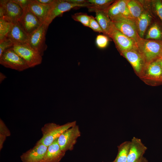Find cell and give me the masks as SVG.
Wrapping results in <instances>:
<instances>
[{
	"label": "cell",
	"instance_id": "obj_1",
	"mask_svg": "<svg viewBox=\"0 0 162 162\" xmlns=\"http://www.w3.org/2000/svg\"><path fill=\"white\" fill-rule=\"evenodd\" d=\"M76 123L75 121L62 125L54 123L45 124L41 128L42 136L37 143L43 144L48 146L58 139L62 133L76 125Z\"/></svg>",
	"mask_w": 162,
	"mask_h": 162
},
{
	"label": "cell",
	"instance_id": "obj_2",
	"mask_svg": "<svg viewBox=\"0 0 162 162\" xmlns=\"http://www.w3.org/2000/svg\"><path fill=\"white\" fill-rule=\"evenodd\" d=\"M137 46L144 61L149 63L159 58L162 51V41L142 38Z\"/></svg>",
	"mask_w": 162,
	"mask_h": 162
},
{
	"label": "cell",
	"instance_id": "obj_3",
	"mask_svg": "<svg viewBox=\"0 0 162 162\" xmlns=\"http://www.w3.org/2000/svg\"><path fill=\"white\" fill-rule=\"evenodd\" d=\"M0 64L5 67L19 71L29 68L26 62L15 52L12 47L6 50L0 56Z\"/></svg>",
	"mask_w": 162,
	"mask_h": 162
},
{
	"label": "cell",
	"instance_id": "obj_4",
	"mask_svg": "<svg viewBox=\"0 0 162 162\" xmlns=\"http://www.w3.org/2000/svg\"><path fill=\"white\" fill-rule=\"evenodd\" d=\"M49 26L43 23L37 29L29 34L28 44L42 56L47 48L45 43L46 35Z\"/></svg>",
	"mask_w": 162,
	"mask_h": 162
},
{
	"label": "cell",
	"instance_id": "obj_5",
	"mask_svg": "<svg viewBox=\"0 0 162 162\" xmlns=\"http://www.w3.org/2000/svg\"><path fill=\"white\" fill-rule=\"evenodd\" d=\"M23 12V9L12 0L0 1V18L14 23L18 22Z\"/></svg>",
	"mask_w": 162,
	"mask_h": 162
},
{
	"label": "cell",
	"instance_id": "obj_6",
	"mask_svg": "<svg viewBox=\"0 0 162 162\" xmlns=\"http://www.w3.org/2000/svg\"><path fill=\"white\" fill-rule=\"evenodd\" d=\"M12 48L26 62L29 68L34 67L42 62V56L28 44L14 45Z\"/></svg>",
	"mask_w": 162,
	"mask_h": 162
},
{
	"label": "cell",
	"instance_id": "obj_7",
	"mask_svg": "<svg viewBox=\"0 0 162 162\" xmlns=\"http://www.w3.org/2000/svg\"><path fill=\"white\" fill-rule=\"evenodd\" d=\"M81 136L79 126L76 124L62 133L57 139L58 144L63 152L71 151L76 144L78 138Z\"/></svg>",
	"mask_w": 162,
	"mask_h": 162
},
{
	"label": "cell",
	"instance_id": "obj_8",
	"mask_svg": "<svg viewBox=\"0 0 162 162\" xmlns=\"http://www.w3.org/2000/svg\"><path fill=\"white\" fill-rule=\"evenodd\" d=\"M112 22L117 29L133 40L137 45L142 38L139 35L135 22L122 17Z\"/></svg>",
	"mask_w": 162,
	"mask_h": 162
},
{
	"label": "cell",
	"instance_id": "obj_9",
	"mask_svg": "<svg viewBox=\"0 0 162 162\" xmlns=\"http://www.w3.org/2000/svg\"><path fill=\"white\" fill-rule=\"evenodd\" d=\"M108 36L113 40L122 52L138 49L137 45L134 41L117 29L114 25Z\"/></svg>",
	"mask_w": 162,
	"mask_h": 162
},
{
	"label": "cell",
	"instance_id": "obj_10",
	"mask_svg": "<svg viewBox=\"0 0 162 162\" xmlns=\"http://www.w3.org/2000/svg\"><path fill=\"white\" fill-rule=\"evenodd\" d=\"M18 22L28 34L37 29L43 23L29 9L28 6L23 9V13Z\"/></svg>",
	"mask_w": 162,
	"mask_h": 162
},
{
	"label": "cell",
	"instance_id": "obj_11",
	"mask_svg": "<svg viewBox=\"0 0 162 162\" xmlns=\"http://www.w3.org/2000/svg\"><path fill=\"white\" fill-rule=\"evenodd\" d=\"M82 6L70 3L66 0H55L52 5L47 18L44 23L48 26L56 17L62 15L64 13L73 8Z\"/></svg>",
	"mask_w": 162,
	"mask_h": 162
},
{
	"label": "cell",
	"instance_id": "obj_12",
	"mask_svg": "<svg viewBox=\"0 0 162 162\" xmlns=\"http://www.w3.org/2000/svg\"><path fill=\"white\" fill-rule=\"evenodd\" d=\"M48 147L36 143L32 148L23 153L20 156L22 162H41L45 155Z\"/></svg>",
	"mask_w": 162,
	"mask_h": 162
},
{
	"label": "cell",
	"instance_id": "obj_13",
	"mask_svg": "<svg viewBox=\"0 0 162 162\" xmlns=\"http://www.w3.org/2000/svg\"><path fill=\"white\" fill-rule=\"evenodd\" d=\"M147 149L140 139L133 137L130 141L127 162H135L140 160Z\"/></svg>",
	"mask_w": 162,
	"mask_h": 162
},
{
	"label": "cell",
	"instance_id": "obj_14",
	"mask_svg": "<svg viewBox=\"0 0 162 162\" xmlns=\"http://www.w3.org/2000/svg\"><path fill=\"white\" fill-rule=\"evenodd\" d=\"M6 38L9 39L14 45L28 44L29 34L17 22L13 23L12 27Z\"/></svg>",
	"mask_w": 162,
	"mask_h": 162
},
{
	"label": "cell",
	"instance_id": "obj_15",
	"mask_svg": "<svg viewBox=\"0 0 162 162\" xmlns=\"http://www.w3.org/2000/svg\"><path fill=\"white\" fill-rule=\"evenodd\" d=\"M65 153L60 148L57 139L48 147L45 157L41 162H59Z\"/></svg>",
	"mask_w": 162,
	"mask_h": 162
},
{
	"label": "cell",
	"instance_id": "obj_16",
	"mask_svg": "<svg viewBox=\"0 0 162 162\" xmlns=\"http://www.w3.org/2000/svg\"><path fill=\"white\" fill-rule=\"evenodd\" d=\"M52 5L41 4L36 0H31L28 6L29 9L42 23H44L47 17Z\"/></svg>",
	"mask_w": 162,
	"mask_h": 162
},
{
	"label": "cell",
	"instance_id": "obj_17",
	"mask_svg": "<svg viewBox=\"0 0 162 162\" xmlns=\"http://www.w3.org/2000/svg\"><path fill=\"white\" fill-rule=\"evenodd\" d=\"M122 53L136 71L139 72L142 69L144 60L138 49L131 50Z\"/></svg>",
	"mask_w": 162,
	"mask_h": 162
},
{
	"label": "cell",
	"instance_id": "obj_18",
	"mask_svg": "<svg viewBox=\"0 0 162 162\" xmlns=\"http://www.w3.org/2000/svg\"><path fill=\"white\" fill-rule=\"evenodd\" d=\"M95 13V18L102 29L104 33L108 36L114 26L113 22L104 10L98 11Z\"/></svg>",
	"mask_w": 162,
	"mask_h": 162
},
{
	"label": "cell",
	"instance_id": "obj_19",
	"mask_svg": "<svg viewBox=\"0 0 162 162\" xmlns=\"http://www.w3.org/2000/svg\"><path fill=\"white\" fill-rule=\"evenodd\" d=\"M152 17L151 15L147 11H144L136 23L139 35L143 38L146 31L150 23Z\"/></svg>",
	"mask_w": 162,
	"mask_h": 162
},
{
	"label": "cell",
	"instance_id": "obj_20",
	"mask_svg": "<svg viewBox=\"0 0 162 162\" xmlns=\"http://www.w3.org/2000/svg\"><path fill=\"white\" fill-rule=\"evenodd\" d=\"M90 4L87 7L89 12H96L98 11L105 10L114 2L112 0H88Z\"/></svg>",
	"mask_w": 162,
	"mask_h": 162
},
{
	"label": "cell",
	"instance_id": "obj_21",
	"mask_svg": "<svg viewBox=\"0 0 162 162\" xmlns=\"http://www.w3.org/2000/svg\"><path fill=\"white\" fill-rule=\"evenodd\" d=\"M130 144V141H126L118 146L117 154L111 162H127Z\"/></svg>",
	"mask_w": 162,
	"mask_h": 162
},
{
	"label": "cell",
	"instance_id": "obj_22",
	"mask_svg": "<svg viewBox=\"0 0 162 162\" xmlns=\"http://www.w3.org/2000/svg\"><path fill=\"white\" fill-rule=\"evenodd\" d=\"M127 4L131 15L136 22L145 11L142 4L137 1L128 0Z\"/></svg>",
	"mask_w": 162,
	"mask_h": 162
},
{
	"label": "cell",
	"instance_id": "obj_23",
	"mask_svg": "<svg viewBox=\"0 0 162 162\" xmlns=\"http://www.w3.org/2000/svg\"><path fill=\"white\" fill-rule=\"evenodd\" d=\"M158 59L149 63L147 73L149 75L159 79L162 78V68Z\"/></svg>",
	"mask_w": 162,
	"mask_h": 162
},
{
	"label": "cell",
	"instance_id": "obj_24",
	"mask_svg": "<svg viewBox=\"0 0 162 162\" xmlns=\"http://www.w3.org/2000/svg\"><path fill=\"white\" fill-rule=\"evenodd\" d=\"M146 39H154L162 41V29L156 22L149 28L146 36Z\"/></svg>",
	"mask_w": 162,
	"mask_h": 162
},
{
	"label": "cell",
	"instance_id": "obj_25",
	"mask_svg": "<svg viewBox=\"0 0 162 162\" xmlns=\"http://www.w3.org/2000/svg\"><path fill=\"white\" fill-rule=\"evenodd\" d=\"M104 11L112 22L123 17L119 10L117 1H115Z\"/></svg>",
	"mask_w": 162,
	"mask_h": 162
},
{
	"label": "cell",
	"instance_id": "obj_26",
	"mask_svg": "<svg viewBox=\"0 0 162 162\" xmlns=\"http://www.w3.org/2000/svg\"><path fill=\"white\" fill-rule=\"evenodd\" d=\"M13 24V22L0 18V40L6 37Z\"/></svg>",
	"mask_w": 162,
	"mask_h": 162
},
{
	"label": "cell",
	"instance_id": "obj_27",
	"mask_svg": "<svg viewBox=\"0 0 162 162\" xmlns=\"http://www.w3.org/2000/svg\"><path fill=\"white\" fill-rule=\"evenodd\" d=\"M128 0H117V4L119 10L122 16L136 22L131 15L127 6Z\"/></svg>",
	"mask_w": 162,
	"mask_h": 162
},
{
	"label": "cell",
	"instance_id": "obj_28",
	"mask_svg": "<svg viewBox=\"0 0 162 162\" xmlns=\"http://www.w3.org/2000/svg\"><path fill=\"white\" fill-rule=\"evenodd\" d=\"M72 18L75 21L81 22L84 26L89 27L90 16L84 13H79L74 14Z\"/></svg>",
	"mask_w": 162,
	"mask_h": 162
},
{
	"label": "cell",
	"instance_id": "obj_29",
	"mask_svg": "<svg viewBox=\"0 0 162 162\" xmlns=\"http://www.w3.org/2000/svg\"><path fill=\"white\" fill-rule=\"evenodd\" d=\"M152 4L154 10L162 23V2L161 0L153 1Z\"/></svg>",
	"mask_w": 162,
	"mask_h": 162
},
{
	"label": "cell",
	"instance_id": "obj_30",
	"mask_svg": "<svg viewBox=\"0 0 162 162\" xmlns=\"http://www.w3.org/2000/svg\"><path fill=\"white\" fill-rule=\"evenodd\" d=\"M14 44L8 38H5L0 40V56L7 49L13 47Z\"/></svg>",
	"mask_w": 162,
	"mask_h": 162
},
{
	"label": "cell",
	"instance_id": "obj_31",
	"mask_svg": "<svg viewBox=\"0 0 162 162\" xmlns=\"http://www.w3.org/2000/svg\"><path fill=\"white\" fill-rule=\"evenodd\" d=\"M109 41L108 38L103 35H99L96 38V42L97 46L100 48L106 47L108 45Z\"/></svg>",
	"mask_w": 162,
	"mask_h": 162
},
{
	"label": "cell",
	"instance_id": "obj_32",
	"mask_svg": "<svg viewBox=\"0 0 162 162\" xmlns=\"http://www.w3.org/2000/svg\"><path fill=\"white\" fill-rule=\"evenodd\" d=\"M89 27L95 32L104 33V32L98 22L93 16H90Z\"/></svg>",
	"mask_w": 162,
	"mask_h": 162
},
{
	"label": "cell",
	"instance_id": "obj_33",
	"mask_svg": "<svg viewBox=\"0 0 162 162\" xmlns=\"http://www.w3.org/2000/svg\"><path fill=\"white\" fill-rule=\"evenodd\" d=\"M0 134L7 137L10 136L11 135L10 131L1 119L0 120Z\"/></svg>",
	"mask_w": 162,
	"mask_h": 162
},
{
	"label": "cell",
	"instance_id": "obj_34",
	"mask_svg": "<svg viewBox=\"0 0 162 162\" xmlns=\"http://www.w3.org/2000/svg\"><path fill=\"white\" fill-rule=\"evenodd\" d=\"M12 1L19 5L23 10L28 6L31 0H12Z\"/></svg>",
	"mask_w": 162,
	"mask_h": 162
},
{
	"label": "cell",
	"instance_id": "obj_35",
	"mask_svg": "<svg viewBox=\"0 0 162 162\" xmlns=\"http://www.w3.org/2000/svg\"><path fill=\"white\" fill-rule=\"evenodd\" d=\"M36 1L43 4L51 5L53 4L55 0H36Z\"/></svg>",
	"mask_w": 162,
	"mask_h": 162
},
{
	"label": "cell",
	"instance_id": "obj_36",
	"mask_svg": "<svg viewBox=\"0 0 162 162\" xmlns=\"http://www.w3.org/2000/svg\"><path fill=\"white\" fill-rule=\"evenodd\" d=\"M7 137L5 136L0 134V150L2 149L3 144L5 141Z\"/></svg>",
	"mask_w": 162,
	"mask_h": 162
},
{
	"label": "cell",
	"instance_id": "obj_37",
	"mask_svg": "<svg viewBox=\"0 0 162 162\" xmlns=\"http://www.w3.org/2000/svg\"><path fill=\"white\" fill-rule=\"evenodd\" d=\"M135 162H148V161L146 158L143 156L140 160Z\"/></svg>",
	"mask_w": 162,
	"mask_h": 162
},
{
	"label": "cell",
	"instance_id": "obj_38",
	"mask_svg": "<svg viewBox=\"0 0 162 162\" xmlns=\"http://www.w3.org/2000/svg\"><path fill=\"white\" fill-rule=\"evenodd\" d=\"M6 78V76L2 73H0V83Z\"/></svg>",
	"mask_w": 162,
	"mask_h": 162
},
{
	"label": "cell",
	"instance_id": "obj_39",
	"mask_svg": "<svg viewBox=\"0 0 162 162\" xmlns=\"http://www.w3.org/2000/svg\"><path fill=\"white\" fill-rule=\"evenodd\" d=\"M158 59L162 68V60L160 58H158Z\"/></svg>",
	"mask_w": 162,
	"mask_h": 162
},
{
	"label": "cell",
	"instance_id": "obj_40",
	"mask_svg": "<svg viewBox=\"0 0 162 162\" xmlns=\"http://www.w3.org/2000/svg\"><path fill=\"white\" fill-rule=\"evenodd\" d=\"M159 58H160L162 60V51L161 52V54L160 55V56Z\"/></svg>",
	"mask_w": 162,
	"mask_h": 162
},
{
	"label": "cell",
	"instance_id": "obj_41",
	"mask_svg": "<svg viewBox=\"0 0 162 162\" xmlns=\"http://www.w3.org/2000/svg\"><path fill=\"white\" fill-rule=\"evenodd\" d=\"M162 2V0H161Z\"/></svg>",
	"mask_w": 162,
	"mask_h": 162
},
{
	"label": "cell",
	"instance_id": "obj_42",
	"mask_svg": "<svg viewBox=\"0 0 162 162\" xmlns=\"http://www.w3.org/2000/svg\"></svg>",
	"mask_w": 162,
	"mask_h": 162
}]
</instances>
